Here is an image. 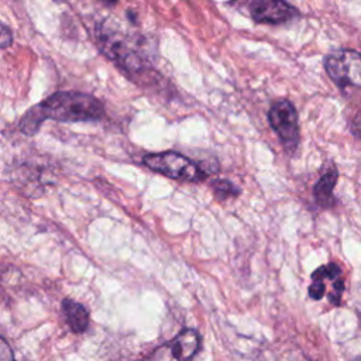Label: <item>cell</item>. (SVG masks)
<instances>
[{"instance_id": "cell-1", "label": "cell", "mask_w": 361, "mask_h": 361, "mask_svg": "<svg viewBox=\"0 0 361 361\" xmlns=\"http://www.w3.org/2000/svg\"><path fill=\"white\" fill-rule=\"evenodd\" d=\"M104 116L103 103L82 92H56L35 104L20 120V130L34 135L45 120L61 123L97 121Z\"/></svg>"}, {"instance_id": "cell-2", "label": "cell", "mask_w": 361, "mask_h": 361, "mask_svg": "<svg viewBox=\"0 0 361 361\" xmlns=\"http://www.w3.org/2000/svg\"><path fill=\"white\" fill-rule=\"evenodd\" d=\"M324 69L333 83L348 96L361 92V54L355 49H334L324 58Z\"/></svg>"}, {"instance_id": "cell-3", "label": "cell", "mask_w": 361, "mask_h": 361, "mask_svg": "<svg viewBox=\"0 0 361 361\" xmlns=\"http://www.w3.org/2000/svg\"><path fill=\"white\" fill-rule=\"evenodd\" d=\"M142 162L149 169L172 179L197 182L206 178V172L203 171L202 166L195 164L188 157L175 151L147 154L142 158Z\"/></svg>"}, {"instance_id": "cell-4", "label": "cell", "mask_w": 361, "mask_h": 361, "mask_svg": "<svg viewBox=\"0 0 361 361\" xmlns=\"http://www.w3.org/2000/svg\"><path fill=\"white\" fill-rule=\"evenodd\" d=\"M99 44L104 55L116 62L128 76H137L145 72L147 65L141 55H138L128 44L114 31L102 28L99 31Z\"/></svg>"}, {"instance_id": "cell-5", "label": "cell", "mask_w": 361, "mask_h": 361, "mask_svg": "<svg viewBox=\"0 0 361 361\" xmlns=\"http://www.w3.org/2000/svg\"><path fill=\"white\" fill-rule=\"evenodd\" d=\"M268 120L283 148L288 152H295L299 144V124L295 106L286 99L274 102L268 113Z\"/></svg>"}, {"instance_id": "cell-6", "label": "cell", "mask_w": 361, "mask_h": 361, "mask_svg": "<svg viewBox=\"0 0 361 361\" xmlns=\"http://www.w3.org/2000/svg\"><path fill=\"white\" fill-rule=\"evenodd\" d=\"M200 347V337L193 329L182 330L171 341L157 347L145 361H189Z\"/></svg>"}, {"instance_id": "cell-7", "label": "cell", "mask_w": 361, "mask_h": 361, "mask_svg": "<svg viewBox=\"0 0 361 361\" xmlns=\"http://www.w3.org/2000/svg\"><path fill=\"white\" fill-rule=\"evenodd\" d=\"M250 17L259 24H282L299 16L296 7L286 0H240Z\"/></svg>"}, {"instance_id": "cell-8", "label": "cell", "mask_w": 361, "mask_h": 361, "mask_svg": "<svg viewBox=\"0 0 361 361\" xmlns=\"http://www.w3.org/2000/svg\"><path fill=\"white\" fill-rule=\"evenodd\" d=\"M62 312L73 333H83L87 330L89 313L82 303L66 298L62 300Z\"/></svg>"}, {"instance_id": "cell-9", "label": "cell", "mask_w": 361, "mask_h": 361, "mask_svg": "<svg viewBox=\"0 0 361 361\" xmlns=\"http://www.w3.org/2000/svg\"><path fill=\"white\" fill-rule=\"evenodd\" d=\"M337 180V169L336 166H330L323 175L322 178L317 180V183L314 185L313 189V195L316 202L323 206V207H329L333 203V189Z\"/></svg>"}, {"instance_id": "cell-10", "label": "cell", "mask_w": 361, "mask_h": 361, "mask_svg": "<svg viewBox=\"0 0 361 361\" xmlns=\"http://www.w3.org/2000/svg\"><path fill=\"white\" fill-rule=\"evenodd\" d=\"M213 186V192L219 199H224V197H230V196H237L240 193V189L231 183L227 179H216L212 183Z\"/></svg>"}, {"instance_id": "cell-11", "label": "cell", "mask_w": 361, "mask_h": 361, "mask_svg": "<svg viewBox=\"0 0 361 361\" xmlns=\"http://www.w3.org/2000/svg\"><path fill=\"white\" fill-rule=\"evenodd\" d=\"M340 275V268L336 264H327L323 265L320 268H317L313 274H312V279H334Z\"/></svg>"}, {"instance_id": "cell-12", "label": "cell", "mask_w": 361, "mask_h": 361, "mask_svg": "<svg viewBox=\"0 0 361 361\" xmlns=\"http://www.w3.org/2000/svg\"><path fill=\"white\" fill-rule=\"evenodd\" d=\"M309 295L314 300L322 299L324 295V282L322 279H313V283L309 286Z\"/></svg>"}, {"instance_id": "cell-13", "label": "cell", "mask_w": 361, "mask_h": 361, "mask_svg": "<svg viewBox=\"0 0 361 361\" xmlns=\"http://www.w3.org/2000/svg\"><path fill=\"white\" fill-rule=\"evenodd\" d=\"M344 290V282L341 279H337L333 285V293L330 295V300L331 303L334 305H338L340 303V298H341V293Z\"/></svg>"}, {"instance_id": "cell-14", "label": "cell", "mask_w": 361, "mask_h": 361, "mask_svg": "<svg viewBox=\"0 0 361 361\" xmlns=\"http://www.w3.org/2000/svg\"><path fill=\"white\" fill-rule=\"evenodd\" d=\"M0 361H14L13 351L4 338H1L0 344Z\"/></svg>"}, {"instance_id": "cell-15", "label": "cell", "mask_w": 361, "mask_h": 361, "mask_svg": "<svg viewBox=\"0 0 361 361\" xmlns=\"http://www.w3.org/2000/svg\"><path fill=\"white\" fill-rule=\"evenodd\" d=\"M11 42H13L11 30L6 24H1V39H0L1 48H7L8 45H11Z\"/></svg>"}, {"instance_id": "cell-16", "label": "cell", "mask_w": 361, "mask_h": 361, "mask_svg": "<svg viewBox=\"0 0 361 361\" xmlns=\"http://www.w3.org/2000/svg\"><path fill=\"white\" fill-rule=\"evenodd\" d=\"M351 130L353 134L361 140V111L354 114V118L351 120Z\"/></svg>"}, {"instance_id": "cell-17", "label": "cell", "mask_w": 361, "mask_h": 361, "mask_svg": "<svg viewBox=\"0 0 361 361\" xmlns=\"http://www.w3.org/2000/svg\"><path fill=\"white\" fill-rule=\"evenodd\" d=\"M127 17L130 18V21H131L133 24H135V23H137V13H135L134 10H130V11L127 13Z\"/></svg>"}, {"instance_id": "cell-18", "label": "cell", "mask_w": 361, "mask_h": 361, "mask_svg": "<svg viewBox=\"0 0 361 361\" xmlns=\"http://www.w3.org/2000/svg\"><path fill=\"white\" fill-rule=\"evenodd\" d=\"M104 6H109V7H111V6H116L117 3H118V0H100Z\"/></svg>"}, {"instance_id": "cell-19", "label": "cell", "mask_w": 361, "mask_h": 361, "mask_svg": "<svg viewBox=\"0 0 361 361\" xmlns=\"http://www.w3.org/2000/svg\"><path fill=\"white\" fill-rule=\"evenodd\" d=\"M355 361H361V358H358V360H355Z\"/></svg>"}]
</instances>
